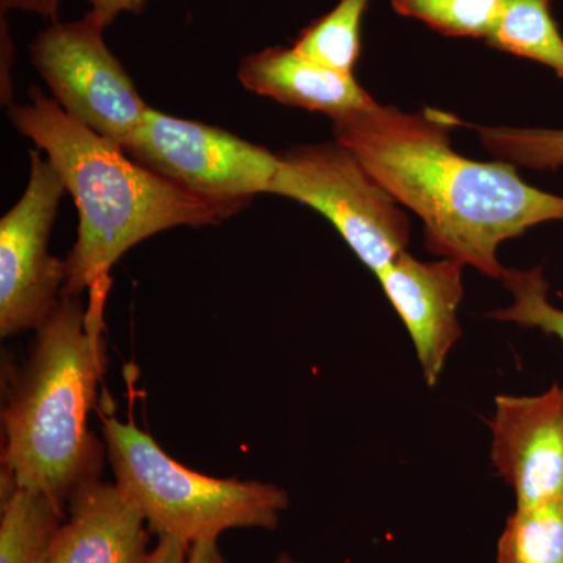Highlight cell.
Segmentation results:
<instances>
[{
	"mask_svg": "<svg viewBox=\"0 0 563 563\" xmlns=\"http://www.w3.org/2000/svg\"><path fill=\"white\" fill-rule=\"evenodd\" d=\"M190 548V544L180 542V540L161 537L157 547L151 551L144 563H185Z\"/></svg>",
	"mask_w": 563,
	"mask_h": 563,
	"instance_id": "7402d4cb",
	"label": "cell"
},
{
	"mask_svg": "<svg viewBox=\"0 0 563 563\" xmlns=\"http://www.w3.org/2000/svg\"><path fill=\"white\" fill-rule=\"evenodd\" d=\"M87 2L90 3L91 13L109 27L121 14H140L146 7L147 0H87Z\"/></svg>",
	"mask_w": 563,
	"mask_h": 563,
	"instance_id": "ffe728a7",
	"label": "cell"
},
{
	"mask_svg": "<svg viewBox=\"0 0 563 563\" xmlns=\"http://www.w3.org/2000/svg\"><path fill=\"white\" fill-rule=\"evenodd\" d=\"M109 285L63 296L40 325L27 357L7 377L2 410V495L14 487L46 493L63 507L101 479L106 443L90 431L106 368L103 303Z\"/></svg>",
	"mask_w": 563,
	"mask_h": 563,
	"instance_id": "7a4b0ae2",
	"label": "cell"
},
{
	"mask_svg": "<svg viewBox=\"0 0 563 563\" xmlns=\"http://www.w3.org/2000/svg\"><path fill=\"white\" fill-rule=\"evenodd\" d=\"M503 0H391L404 18L453 38H487Z\"/></svg>",
	"mask_w": 563,
	"mask_h": 563,
	"instance_id": "ac0fdd59",
	"label": "cell"
},
{
	"mask_svg": "<svg viewBox=\"0 0 563 563\" xmlns=\"http://www.w3.org/2000/svg\"><path fill=\"white\" fill-rule=\"evenodd\" d=\"M463 268L451 258L421 262L404 251L376 274L409 332L429 387L439 383L448 355L462 336Z\"/></svg>",
	"mask_w": 563,
	"mask_h": 563,
	"instance_id": "30bf717a",
	"label": "cell"
},
{
	"mask_svg": "<svg viewBox=\"0 0 563 563\" xmlns=\"http://www.w3.org/2000/svg\"><path fill=\"white\" fill-rule=\"evenodd\" d=\"M272 195L321 213L374 276L407 251L410 220L401 203L339 141L282 154Z\"/></svg>",
	"mask_w": 563,
	"mask_h": 563,
	"instance_id": "5b68a950",
	"label": "cell"
},
{
	"mask_svg": "<svg viewBox=\"0 0 563 563\" xmlns=\"http://www.w3.org/2000/svg\"><path fill=\"white\" fill-rule=\"evenodd\" d=\"M62 0H0L2 14L9 11H24V13L38 14L51 22L58 21Z\"/></svg>",
	"mask_w": 563,
	"mask_h": 563,
	"instance_id": "44dd1931",
	"label": "cell"
},
{
	"mask_svg": "<svg viewBox=\"0 0 563 563\" xmlns=\"http://www.w3.org/2000/svg\"><path fill=\"white\" fill-rule=\"evenodd\" d=\"M49 563H144L151 529L114 483L85 485L66 504Z\"/></svg>",
	"mask_w": 563,
	"mask_h": 563,
	"instance_id": "8fae6325",
	"label": "cell"
},
{
	"mask_svg": "<svg viewBox=\"0 0 563 563\" xmlns=\"http://www.w3.org/2000/svg\"><path fill=\"white\" fill-rule=\"evenodd\" d=\"M372 0H339L320 20L307 25L292 49L328 68L354 76L362 52V21Z\"/></svg>",
	"mask_w": 563,
	"mask_h": 563,
	"instance_id": "2e32d148",
	"label": "cell"
},
{
	"mask_svg": "<svg viewBox=\"0 0 563 563\" xmlns=\"http://www.w3.org/2000/svg\"><path fill=\"white\" fill-rule=\"evenodd\" d=\"M462 125L477 133L481 144L496 161L539 172H555L563 165V131L504 125Z\"/></svg>",
	"mask_w": 563,
	"mask_h": 563,
	"instance_id": "e0dca14e",
	"label": "cell"
},
{
	"mask_svg": "<svg viewBox=\"0 0 563 563\" xmlns=\"http://www.w3.org/2000/svg\"><path fill=\"white\" fill-rule=\"evenodd\" d=\"M31 174L20 201L0 220V336L33 331L63 298L66 261L49 252L52 228L66 188L40 151H31Z\"/></svg>",
	"mask_w": 563,
	"mask_h": 563,
	"instance_id": "ba28073f",
	"label": "cell"
},
{
	"mask_svg": "<svg viewBox=\"0 0 563 563\" xmlns=\"http://www.w3.org/2000/svg\"><path fill=\"white\" fill-rule=\"evenodd\" d=\"M185 563H229L221 553L218 542H199L191 544Z\"/></svg>",
	"mask_w": 563,
	"mask_h": 563,
	"instance_id": "603a6c76",
	"label": "cell"
},
{
	"mask_svg": "<svg viewBox=\"0 0 563 563\" xmlns=\"http://www.w3.org/2000/svg\"><path fill=\"white\" fill-rule=\"evenodd\" d=\"M65 507L46 493L14 487L2 496L0 563H49Z\"/></svg>",
	"mask_w": 563,
	"mask_h": 563,
	"instance_id": "4fadbf2b",
	"label": "cell"
},
{
	"mask_svg": "<svg viewBox=\"0 0 563 563\" xmlns=\"http://www.w3.org/2000/svg\"><path fill=\"white\" fill-rule=\"evenodd\" d=\"M102 440L114 484L158 539L191 547L218 542L232 529L274 531L290 506V496L277 485L192 472L133 421L103 415Z\"/></svg>",
	"mask_w": 563,
	"mask_h": 563,
	"instance_id": "277c9868",
	"label": "cell"
},
{
	"mask_svg": "<svg viewBox=\"0 0 563 563\" xmlns=\"http://www.w3.org/2000/svg\"><path fill=\"white\" fill-rule=\"evenodd\" d=\"M461 120L448 111L377 106L332 121L347 147L424 224L428 251L501 280L498 247L529 229L563 221V198L526 184L510 163L453 150Z\"/></svg>",
	"mask_w": 563,
	"mask_h": 563,
	"instance_id": "6da1fadb",
	"label": "cell"
},
{
	"mask_svg": "<svg viewBox=\"0 0 563 563\" xmlns=\"http://www.w3.org/2000/svg\"><path fill=\"white\" fill-rule=\"evenodd\" d=\"M496 563H563V496L517 507L499 537Z\"/></svg>",
	"mask_w": 563,
	"mask_h": 563,
	"instance_id": "9a60e30c",
	"label": "cell"
},
{
	"mask_svg": "<svg viewBox=\"0 0 563 563\" xmlns=\"http://www.w3.org/2000/svg\"><path fill=\"white\" fill-rule=\"evenodd\" d=\"M492 462L517 507L563 496V387L536 396L499 395L490 420Z\"/></svg>",
	"mask_w": 563,
	"mask_h": 563,
	"instance_id": "9c48e42d",
	"label": "cell"
},
{
	"mask_svg": "<svg viewBox=\"0 0 563 563\" xmlns=\"http://www.w3.org/2000/svg\"><path fill=\"white\" fill-rule=\"evenodd\" d=\"M485 41L493 49L542 63L563 79V36L551 0H503Z\"/></svg>",
	"mask_w": 563,
	"mask_h": 563,
	"instance_id": "5bb4252c",
	"label": "cell"
},
{
	"mask_svg": "<svg viewBox=\"0 0 563 563\" xmlns=\"http://www.w3.org/2000/svg\"><path fill=\"white\" fill-rule=\"evenodd\" d=\"M239 80L247 91L328 114L332 121L379 106L354 76L310 60L292 47H266L246 55L240 63Z\"/></svg>",
	"mask_w": 563,
	"mask_h": 563,
	"instance_id": "7c38bea8",
	"label": "cell"
},
{
	"mask_svg": "<svg viewBox=\"0 0 563 563\" xmlns=\"http://www.w3.org/2000/svg\"><path fill=\"white\" fill-rule=\"evenodd\" d=\"M274 563H302L301 561H298V559L292 558L291 554L288 553H280L277 555L276 561Z\"/></svg>",
	"mask_w": 563,
	"mask_h": 563,
	"instance_id": "cb8c5ba5",
	"label": "cell"
},
{
	"mask_svg": "<svg viewBox=\"0 0 563 563\" xmlns=\"http://www.w3.org/2000/svg\"><path fill=\"white\" fill-rule=\"evenodd\" d=\"M512 295V306L493 310V320L515 322L521 328L540 329L558 336L563 344V310L550 302V284L542 266L532 269H507L501 279Z\"/></svg>",
	"mask_w": 563,
	"mask_h": 563,
	"instance_id": "d6986e66",
	"label": "cell"
},
{
	"mask_svg": "<svg viewBox=\"0 0 563 563\" xmlns=\"http://www.w3.org/2000/svg\"><path fill=\"white\" fill-rule=\"evenodd\" d=\"M106 31L91 11L51 22L32 41L31 62L69 117L122 146L151 107L107 46Z\"/></svg>",
	"mask_w": 563,
	"mask_h": 563,
	"instance_id": "52a82bcc",
	"label": "cell"
},
{
	"mask_svg": "<svg viewBox=\"0 0 563 563\" xmlns=\"http://www.w3.org/2000/svg\"><path fill=\"white\" fill-rule=\"evenodd\" d=\"M7 117L57 169L79 210V231L66 257L63 296L110 284L114 263L136 244L174 228L220 224L243 210L181 190L129 157L120 144L74 120L38 87Z\"/></svg>",
	"mask_w": 563,
	"mask_h": 563,
	"instance_id": "3957f363",
	"label": "cell"
},
{
	"mask_svg": "<svg viewBox=\"0 0 563 563\" xmlns=\"http://www.w3.org/2000/svg\"><path fill=\"white\" fill-rule=\"evenodd\" d=\"M122 151L181 190L244 209L272 195L280 155L222 129L150 109Z\"/></svg>",
	"mask_w": 563,
	"mask_h": 563,
	"instance_id": "8992f818",
	"label": "cell"
}]
</instances>
